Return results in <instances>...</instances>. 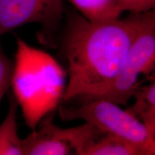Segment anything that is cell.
<instances>
[{"label":"cell","instance_id":"7a4b0ae2","mask_svg":"<svg viewBox=\"0 0 155 155\" xmlns=\"http://www.w3.org/2000/svg\"><path fill=\"white\" fill-rule=\"evenodd\" d=\"M67 82L68 73L55 58L17 38L11 88L31 131L63 101Z\"/></svg>","mask_w":155,"mask_h":155},{"label":"cell","instance_id":"52a82bcc","mask_svg":"<svg viewBox=\"0 0 155 155\" xmlns=\"http://www.w3.org/2000/svg\"><path fill=\"white\" fill-rule=\"evenodd\" d=\"M18 107L15 98H10L8 112L0 124V155H24L22 139L17 129Z\"/></svg>","mask_w":155,"mask_h":155},{"label":"cell","instance_id":"6da1fadb","mask_svg":"<svg viewBox=\"0 0 155 155\" xmlns=\"http://www.w3.org/2000/svg\"><path fill=\"white\" fill-rule=\"evenodd\" d=\"M155 22V9L127 18L91 22L75 16L68 27L63 50L68 82L63 101L92 98L114 80L134 40Z\"/></svg>","mask_w":155,"mask_h":155},{"label":"cell","instance_id":"8fae6325","mask_svg":"<svg viewBox=\"0 0 155 155\" xmlns=\"http://www.w3.org/2000/svg\"><path fill=\"white\" fill-rule=\"evenodd\" d=\"M13 63L0 46V104L7 90L11 87Z\"/></svg>","mask_w":155,"mask_h":155},{"label":"cell","instance_id":"4fadbf2b","mask_svg":"<svg viewBox=\"0 0 155 155\" xmlns=\"http://www.w3.org/2000/svg\"><path fill=\"white\" fill-rule=\"evenodd\" d=\"M136 116L144 123L150 133L155 138V110L140 111Z\"/></svg>","mask_w":155,"mask_h":155},{"label":"cell","instance_id":"5b68a950","mask_svg":"<svg viewBox=\"0 0 155 155\" xmlns=\"http://www.w3.org/2000/svg\"><path fill=\"white\" fill-rule=\"evenodd\" d=\"M51 114L22 139L24 155H83L87 147L102 134L88 122L75 127L61 128L54 124Z\"/></svg>","mask_w":155,"mask_h":155},{"label":"cell","instance_id":"3957f363","mask_svg":"<svg viewBox=\"0 0 155 155\" xmlns=\"http://www.w3.org/2000/svg\"><path fill=\"white\" fill-rule=\"evenodd\" d=\"M63 121L82 120L102 134L113 135L134 144L144 155H155V138L142 121L128 108L104 98H92L80 106L61 107Z\"/></svg>","mask_w":155,"mask_h":155},{"label":"cell","instance_id":"9c48e42d","mask_svg":"<svg viewBox=\"0 0 155 155\" xmlns=\"http://www.w3.org/2000/svg\"><path fill=\"white\" fill-rule=\"evenodd\" d=\"M83 155H144L134 144L115 136L102 134L84 151Z\"/></svg>","mask_w":155,"mask_h":155},{"label":"cell","instance_id":"ba28073f","mask_svg":"<svg viewBox=\"0 0 155 155\" xmlns=\"http://www.w3.org/2000/svg\"><path fill=\"white\" fill-rule=\"evenodd\" d=\"M84 18L91 22H103L119 18L123 11L119 0H67Z\"/></svg>","mask_w":155,"mask_h":155},{"label":"cell","instance_id":"8992f818","mask_svg":"<svg viewBox=\"0 0 155 155\" xmlns=\"http://www.w3.org/2000/svg\"><path fill=\"white\" fill-rule=\"evenodd\" d=\"M61 11V0H0V40L7 32L30 23L52 28Z\"/></svg>","mask_w":155,"mask_h":155},{"label":"cell","instance_id":"30bf717a","mask_svg":"<svg viewBox=\"0 0 155 155\" xmlns=\"http://www.w3.org/2000/svg\"><path fill=\"white\" fill-rule=\"evenodd\" d=\"M147 78L149 83L139 86L133 96L134 104L128 108L135 115L142 111L155 110V71Z\"/></svg>","mask_w":155,"mask_h":155},{"label":"cell","instance_id":"277c9868","mask_svg":"<svg viewBox=\"0 0 155 155\" xmlns=\"http://www.w3.org/2000/svg\"><path fill=\"white\" fill-rule=\"evenodd\" d=\"M154 71L155 22L141 31L134 40L114 80L89 99L104 98L120 106L127 105L141 85L140 78H147Z\"/></svg>","mask_w":155,"mask_h":155},{"label":"cell","instance_id":"7c38bea8","mask_svg":"<svg viewBox=\"0 0 155 155\" xmlns=\"http://www.w3.org/2000/svg\"><path fill=\"white\" fill-rule=\"evenodd\" d=\"M123 11L130 13H141L155 9V0H119Z\"/></svg>","mask_w":155,"mask_h":155}]
</instances>
